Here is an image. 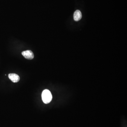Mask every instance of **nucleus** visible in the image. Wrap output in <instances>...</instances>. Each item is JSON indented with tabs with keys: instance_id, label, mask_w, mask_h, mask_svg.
<instances>
[{
	"instance_id": "obj_4",
	"label": "nucleus",
	"mask_w": 127,
	"mask_h": 127,
	"mask_svg": "<svg viewBox=\"0 0 127 127\" xmlns=\"http://www.w3.org/2000/svg\"><path fill=\"white\" fill-rule=\"evenodd\" d=\"M82 17V14L80 11L77 10L74 12V19L76 21H78L81 20Z\"/></svg>"
},
{
	"instance_id": "obj_1",
	"label": "nucleus",
	"mask_w": 127,
	"mask_h": 127,
	"mask_svg": "<svg viewBox=\"0 0 127 127\" xmlns=\"http://www.w3.org/2000/svg\"><path fill=\"white\" fill-rule=\"evenodd\" d=\"M42 101L45 104H48L52 100V96L51 93L48 89L44 90L42 94Z\"/></svg>"
},
{
	"instance_id": "obj_3",
	"label": "nucleus",
	"mask_w": 127,
	"mask_h": 127,
	"mask_svg": "<svg viewBox=\"0 0 127 127\" xmlns=\"http://www.w3.org/2000/svg\"><path fill=\"white\" fill-rule=\"evenodd\" d=\"M8 77L13 83L18 82L20 80V77L16 74H10L8 75Z\"/></svg>"
},
{
	"instance_id": "obj_2",
	"label": "nucleus",
	"mask_w": 127,
	"mask_h": 127,
	"mask_svg": "<svg viewBox=\"0 0 127 127\" xmlns=\"http://www.w3.org/2000/svg\"><path fill=\"white\" fill-rule=\"evenodd\" d=\"M22 55L26 59L31 60L33 59L34 55L32 51L30 50L24 51L22 53Z\"/></svg>"
}]
</instances>
